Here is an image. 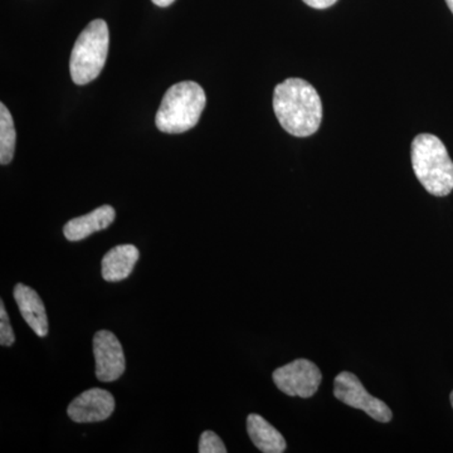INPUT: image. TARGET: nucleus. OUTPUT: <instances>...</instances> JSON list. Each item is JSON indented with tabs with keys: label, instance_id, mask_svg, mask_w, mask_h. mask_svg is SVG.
<instances>
[{
	"label": "nucleus",
	"instance_id": "10",
	"mask_svg": "<svg viewBox=\"0 0 453 453\" xmlns=\"http://www.w3.org/2000/svg\"><path fill=\"white\" fill-rule=\"evenodd\" d=\"M116 211L111 205H101L85 216L77 217L65 223L64 234L71 242L85 240L98 231L106 229L115 220Z\"/></svg>",
	"mask_w": 453,
	"mask_h": 453
},
{
	"label": "nucleus",
	"instance_id": "6",
	"mask_svg": "<svg viewBox=\"0 0 453 453\" xmlns=\"http://www.w3.org/2000/svg\"><path fill=\"white\" fill-rule=\"evenodd\" d=\"M273 381L277 388L290 396L310 398L320 387V369L308 359H297L273 372Z\"/></svg>",
	"mask_w": 453,
	"mask_h": 453
},
{
	"label": "nucleus",
	"instance_id": "9",
	"mask_svg": "<svg viewBox=\"0 0 453 453\" xmlns=\"http://www.w3.org/2000/svg\"><path fill=\"white\" fill-rule=\"evenodd\" d=\"M14 299L19 308L20 315L33 332L40 338H46L49 334V318L40 295L29 286L18 283L14 288Z\"/></svg>",
	"mask_w": 453,
	"mask_h": 453
},
{
	"label": "nucleus",
	"instance_id": "4",
	"mask_svg": "<svg viewBox=\"0 0 453 453\" xmlns=\"http://www.w3.org/2000/svg\"><path fill=\"white\" fill-rule=\"evenodd\" d=\"M109 42V27L105 20H92L83 29L70 58V73L76 85H88L100 76L106 64Z\"/></svg>",
	"mask_w": 453,
	"mask_h": 453
},
{
	"label": "nucleus",
	"instance_id": "7",
	"mask_svg": "<svg viewBox=\"0 0 453 453\" xmlns=\"http://www.w3.org/2000/svg\"><path fill=\"white\" fill-rule=\"evenodd\" d=\"M94 356L96 362L95 372L98 380H118L124 374L127 360L120 340L116 338L115 334L107 330L95 334Z\"/></svg>",
	"mask_w": 453,
	"mask_h": 453
},
{
	"label": "nucleus",
	"instance_id": "14",
	"mask_svg": "<svg viewBox=\"0 0 453 453\" xmlns=\"http://www.w3.org/2000/svg\"><path fill=\"white\" fill-rule=\"evenodd\" d=\"M199 453H226V449L222 440L214 432H203L199 440Z\"/></svg>",
	"mask_w": 453,
	"mask_h": 453
},
{
	"label": "nucleus",
	"instance_id": "8",
	"mask_svg": "<svg viewBox=\"0 0 453 453\" xmlns=\"http://www.w3.org/2000/svg\"><path fill=\"white\" fill-rule=\"evenodd\" d=\"M115 410V399L105 389L91 388L76 396L68 405V417L76 423L105 421Z\"/></svg>",
	"mask_w": 453,
	"mask_h": 453
},
{
	"label": "nucleus",
	"instance_id": "1",
	"mask_svg": "<svg viewBox=\"0 0 453 453\" xmlns=\"http://www.w3.org/2000/svg\"><path fill=\"white\" fill-rule=\"evenodd\" d=\"M273 110L283 129L296 138L314 135L323 120V104L305 80L288 79L273 92Z\"/></svg>",
	"mask_w": 453,
	"mask_h": 453
},
{
	"label": "nucleus",
	"instance_id": "19",
	"mask_svg": "<svg viewBox=\"0 0 453 453\" xmlns=\"http://www.w3.org/2000/svg\"><path fill=\"white\" fill-rule=\"evenodd\" d=\"M451 403H452V407H453V392L451 393Z\"/></svg>",
	"mask_w": 453,
	"mask_h": 453
},
{
	"label": "nucleus",
	"instance_id": "5",
	"mask_svg": "<svg viewBox=\"0 0 453 453\" xmlns=\"http://www.w3.org/2000/svg\"><path fill=\"white\" fill-rule=\"evenodd\" d=\"M334 395L340 402L357 410L365 411L375 421H392L393 413L388 405L366 392L362 381L350 372H342L334 380Z\"/></svg>",
	"mask_w": 453,
	"mask_h": 453
},
{
	"label": "nucleus",
	"instance_id": "15",
	"mask_svg": "<svg viewBox=\"0 0 453 453\" xmlns=\"http://www.w3.org/2000/svg\"><path fill=\"white\" fill-rule=\"evenodd\" d=\"M14 342H16V335L12 329L4 303L0 301V344L2 347H11Z\"/></svg>",
	"mask_w": 453,
	"mask_h": 453
},
{
	"label": "nucleus",
	"instance_id": "18",
	"mask_svg": "<svg viewBox=\"0 0 453 453\" xmlns=\"http://www.w3.org/2000/svg\"><path fill=\"white\" fill-rule=\"evenodd\" d=\"M447 5H449V11L453 13V0H446Z\"/></svg>",
	"mask_w": 453,
	"mask_h": 453
},
{
	"label": "nucleus",
	"instance_id": "17",
	"mask_svg": "<svg viewBox=\"0 0 453 453\" xmlns=\"http://www.w3.org/2000/svg\"><path fill=\"white\" fill-rule=\"evenodd\" d=\"M151 2H153L155 5H157V7L165 8L172 5L175 0H151Z\"/></svg>",
	"mask_w": 453,
	"mask_h": 453
},
{
	"label": "nucleus",
	"instance_id": "13",
	"mask_svg": "<svg viewBox=\"0 0 453 453\" xmlns=\"http://www.w3.org/2000/svg\"><path fill=\"white\" fill-rule=\"evenodd\" d=\"M16 127L13 118L5 106L0 104V164L8 165L13 160L16 150Z\"/></svg>",
	"mask_w": 453,
	"mask_h": 453
},
{
	"label": "nucleus",
	"instance_id": "16",
	"mask_svg": "<svg viewBox=\"0 0 453 453\" xmlns=\"http://www.w3.org/2000/svg\"><path fill=\"white\" fill-rule=\"evenodd\" d=\"M338 0H303L305 4L314 9H326L333 7Z\"/></svg>",
	"mask_w": 453,
	"mask_h": 453
},
{
	"label": "nucleus",
	"instance_id": "3",
	"mask_svg": "<svg viewBox=\"0 0 453 453\" xmlns=\"http://www.w3.org/2000/svg\"><path fill=\"white\" fill-rule=\"evenodd\" d=\"M205 104L207 97L201 85L193 81L175 83L164 95L155 124L162 133H186L198 124Z\"/></svg>",
	"mask_w": 453,
	"mask_h": 453
},
{
	"label": "nucleus",
	"instance_id": "11",
	"mask_svg": "<svg viewBox=\"0 0 453 453\" xmlns=\"http://www.w3.org/2000/svg\"><path fill=\"white\" fill-rule=\"evenodd\" d=\"M139 261V250L134 244L113 247L104 256L101 273L105 281L118 282L127 279Z\"/></svg>",
	"mask_w": 453,
	"mask_h": 453
},
{
	"label": "nucleus",
	"instance_id": "12",
	"mask_svg": "<svg viewBox=\"0 0 453 453\" xmlns=\"http://www.w3.org/2000/svg\"><path fill=\"white\" fill-rule=\"evenodd\" d=\"M247 432L253 445L265 453H282L286 449V441L282 434L266 419L258 414L247 417Z\"/></svg>",
	"mask_w": 453,
	"mask_h": 453
},
{
	"label": "nucleus",
	"instance_id": "2",
	"mask_svg": "<svg viewBox=\"0 0 453 453\" xmlns=\"http://www.w3.org/2000/svg\"><path fill=\"white\" fill-rule=\"evenodd\" d=\"M414 174L429 195L446 196L453 190V162L445 144L432 134H419L411 148Z\"/></svg>",
	"mask_w": 453,
	"mask_h": 453
}]
</instances>
